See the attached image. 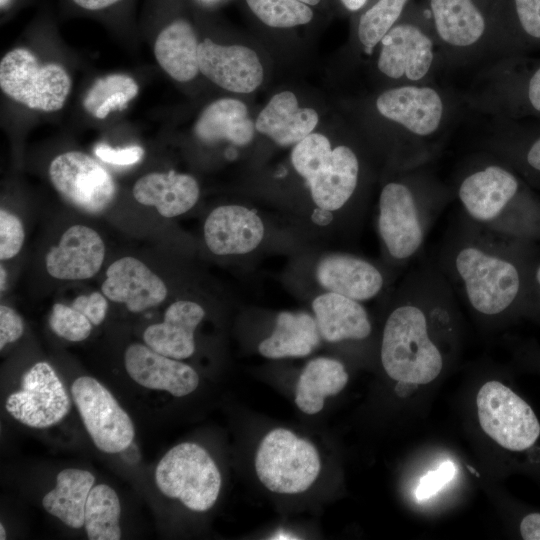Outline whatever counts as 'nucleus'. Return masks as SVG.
I'll list each match as a JSON object with an SVG mask.
<instances>
[{
	"label": "nucleus",
	"instance_id": "f257e3e1",
	"mask_svg": "<svg viewBox=\"0 0 540 540\" xmlns=\"http://www.w3.org/2000/svg\"><path fill=\"white\" fill-rule=\"evenodd\" d=\"M381 362L387 375L401 383L426 384L439 376L442 355L429 337L420 307L402 304L389 314L383 329Z\"/></svg>",
	"mask_w": 540,
	"mask_h": 540
},
{
	"label": "nucleus",
	"instance_id": "f03ea898",
	"mask_svg": "<svg viewBox=\"0 0 540 540\" xmlns=\"http://www.w3.org/2000/svg\"><path fill=\"white\" fill-rule=\"evenodd\" d=\"M291 163L306 181L312 201L321 210L341 209L353 196L359 180V159L346 145L334 148L321 133H311L294 145Z\"/></svg>",
	"mask_w": 540,
	"mask_h": 540
},
{
	"label": "nucleus",
	"instance_id": "7ed1b4c3",
	"mask_svg": "<svg viewBox=\"0 0 540 540\" xmlns=\"http://www.w3.org/2000/svg\"><path fill=\"white\" fill-rule=\"evenodd\" d=\"M154 479L163 495L180 500L195 512L209 510L221 488L216 463L205 448L193 442L168 450L156 466Z\"/></svg>",
	"mask_w": 540,
	"mask_h": 540
},
{
	"label": "nucleus",
	"instance_id": "20e7f679",
	"mask_svg": "<svg viewBox=\"0 0 540 540\" xmlns=\"http://www.w3.org/2000/svg\"><path fill=\"white\" fill-rule=\"evenodd\" d=\"M0 87L5 95L29 109L55 112L69 96L71 78L63 66L42 65L30 50L15 48L1 59Z\"/></svg>",
	"mask_w": 540,
	"mask_h": 540
},
{
	"label": "nucleus",
	"instance_id": "39448f33",
	"mask_svg": "<svg viewBox=\"0 0 540 540\" xmlns=\"http://www.w3.org/2000/svg\"><path fill=\"white\" fill-rule=\"evenodd\" d=\"M320 468L315 447L283 428L272 430L263 438L255 458L259 480L279 494L304 492L317 479Z\"/></svg>",
	"mask_w": 540,
	"mask_h": 540
},
{
	"label": "nucleus",
	"instance_id": "423d86ee",
	"mask_svg": "<svg viewBox=\"0 0 540 540\" xmlns=\"http://www.w3.org/2000/svg\"><path fill=\"white\" fill-rule=\"evenodd\" d=\"M455 269L471 306L484 315L508 309L520 290L518 269L510 261L480 247H462L455 257Z\"/></svg>",
	"mask_w": 540,
	"mask_h": 540
},
{
	"label": "nucleus",
	"instance_id": "0eeeda50",
	"mask_svg": "<svg viewBox=\"0 0 540 540\" xmlns=\"http://www.w3.org/2000/svg\"><path fill=\"white\" fill-rule=\"evenodd\" d=\"M476 404L482 430L501 447L525 451L540 437V422L531 406L501 382L485 383Z\"/></svg>",
	"mask_w": 540,
	"mask_h": 540
},
{
	"label": "nucleus",
	"instance_id": "6e6552de",
	"mask_svg": "<svg viewBox=\"0 0 540 540\" xmlns=\"http://www.w3.org/2000/svg\"><path fill=\"white\" fill-rule=\"evenodd\" d=\"M71 395L86 431L100 451L116 454L132 444L133 422L102 383L80 376L71 385Z\"/></svg>",
	"mask_w": 540,
	"mask_h": 540
},
{
	"label": "nucleus",
	"instance_id": "1a4fd4ad",
	"mask_svg": "<svg viewBox=\"0 0 540 540\" xmlns=\"http://www.w3.org/2000/svg\"><path fill=\"white\" fill-rule=\"evenodd\" d=\"M49 177L67 203L89 214L106 210L117 193L111 174L91 156L80 151L56 156L50 163Z\"/></svg>",
	"mask_w": 540,
	"mask_h": 540
},
{
	"label": "nucleus",
	"instance_id": "9d476101",
	"mask_svg": "<svg viewBox=\"0 0 540 540\" xmlns=\"http://www.w3.org/2000/svg\"><path fill=\"white\" fill-rule=\"evenodd\" d=\"M5 408L21 424L43 429L68 415L71 400L53 367L38 362L25 372L20 390L8 396Z\"/></svg>",
	"mask_w": 540,
	"mask_h": 540
},
{
	"label": "nucleus",
	"instance_id": "9b49d317",
	"mask_svg": "<svg viewBox=\"0 0 540 540\" xmlns=\"http://www.w3.org/2000/svg\"><path fill=\"white\" fill-rule=\"evenodd\" d=\"M433 32L415 21L397 22L380 41L378 70L393 80L423 84L436 59Z\"/></svg>",
	"mask_w": 540,
	"mask_h": 540
},
{
	"label": "nucleus",
	"instance_id": "f8f14e48",
	"mask_svg": "<svg viewBox=\"0 0 540 540\" xmlns=\"http://www.w3.org/2000/svg\"><path fill=\"white\" fill-rule=\"evenodd\" d=\"M375 106L382 117L418 138L437 133L446 116L442 94L424 84H402L387 89L378 95Z\"/></svg>",
	"mask_w": 540,
	"mask_h": 540
},
{
	"label": "nucleus",
	"instance_id": "ddd939ff",
	"mask_svg": "<svg viewBox=\"0 0 540 540\" xmlns=\"http://www.w3.org/2000/svg\"><path fill=\"white\" fill-rule=\"evenodd\" d=\"M378 230L386 250L396 260L413 256L424 240V229L412 189L405 183L388 182L378 204Z\"/></svg>",
	"mask_w": 540,
	"mask_h": 540
},
{
	"label": "nucleus",
	"instance_id": "4468645a",
	"mask_svg": "<svg viewBox=\"0 0 540 540\" xmlns=\"http://www.w3.org/2000/svg\"><path fill=\"white\" fill-rule=\"evenodd\" d=\"M428 7L434 37L447 51L469 53L487 39L489 20L476 0H428Z\"/></svg>",
	"mask_w": 540,
	"mask_h": 540
},
{
	"label": "nucleus",
	"instance_id": "2eb2a0df",
	"mask_svg": "<svg viewBox=\"0 0 540 540\" xmlns=\"http://www.w3.org/2000/svg\"><path fill=\"white\" fill-rule=\"evenodd\" d=\"M199 71L219 87L250 93L263 81V66L256 52L243 45H221L206 38L199 43Z\"/></svg>",
	"mask_w": 540,
	"mask_h": 540
},
{
	"label": "nucleus",
	"instance_id": "dca6fc26",
	"mask_svg": "<svg viewBox=\"0 0 540 540\" xmlns=\"http://www.w3.org/2000/svg\"><path fill=\"white\" fill-rule=\"evenodd\" d=\"M204 240L216 255L247 254L263 241L265 226L256 211L242 205H222L205 220Z\"/></svg>",
	"mask_w": 540,
	"mask_h": 540
},
{
	"label": "nucleus",
	"instance_id": "f3484780",
	"mask_svg": "<svg viewBox=\"0 0 540 540\" xmlns=\"http://www.w3.org/2000/svg\"><path fill=\"white\" fill-rule=\"evenodd\" d=\"M124 365L128 375L140 386L167 391L175 397L189 395L199 384V376L191 366L162 355L146 344L129 345Z\"/></svg>",
	"mask_w": 540,
	"mask_h": 540
},
{
	"label": "nucleus",
	"instance_id": "a211bd4d",
	"mask_svg": "<svg viewBox=\"0 0 540 540\" xmlns=\"http://www.w3.org/2000/svg\"><path fill=\"white\" fill-rule=\"evenodd\" d=\"M101 290L108 299L125 304L133 313L161 304L168 294L164 281L131 256L122 257L108 267Z\"/></svg>",
	"mask_w": 540,
	"mask_h": 540
},
{
	"label": "nucleus",
	"instance_id": "6ab92c4d",
	"mask_svg": "<svg viewBox=\"0 0 540 540\" xmlns=\"http://www.w3.org/2000/svg\"><path fill=\"white\" fill-rule=\"evenodd\" d=\"M104 257L105 244L101 236L92 228L74 225L46 254V270L56 279L84 280L100 270Z\"/></svg>",
	"mask_w": 540,
	"mask_h": 540
},
{
	"label": "nucleus",
	"instance_id": "aec40b11",
	"mask_svg": "<svg viewBox=\"0 0 540 540\" xmlns=\"http://www.w3.org/2000/svg\"><path fill=\"white\" fill-rule=\"evenodd\" d=\"M518 189V179L510 170L491 164L467 175L459 185L458 197L473 219L488 222L501 214Z\"/></svg>",
	"mask_w": 540,
	"mask_h": 540
},
{
	"label": "nucleus",
	"instance_id": "412c9836",
	"mask_svg": "<svg viewBox=\"0 0 540 540\" xmlns=\"http://www.w3.org/2000/svg\"><path fill=\"white\" fill-rule=\"evenodd\" d=\"M315 277L325 291L360 302L375 297L384 285V277L374 264L349 254L336 253L321 258Z\"/></svg>",
	"mask_w": 540,
	"mask_h": 540
},
{
	"label": "nucleus",
	"instance_id": "4be33fe9",
	"mask_svg": "<svg viewBox=\"0 0 540 540\" xmlns=\"http://www.w3.org/2000/svg\"><path fill=\"white\" fill-rule=\"evenodd\" d=\"M205 316L204 308L189 300H178L168 306L161 323L149 325L143 340L156 352L183 360L195 352L194 332Z\"/></svg>",
	"mask_w": 540,
	"mask_h": 540
},
{
	"label": "nucleus",
	"instance_id": "5701e85b",
	"mask_svg": "<svg viewBox=\"0 0 540 540\" xmlns=\"http://www.w3.org/2000/svg\"><path fill=\"white\" fill-rule=\"evenodd\" d=\"M137 202L153 206L166 218L182 215L195 206L200 189L194 177L169 171L153 172L139 178L133 186Z\"/></svg>",
	"mask_w": 540,
	"mask_h": 540
},
{
	"label": "nucleus",
	"instance_id": "b1692460",
	"mask_svg": "<svg viewBox=\"0 0 540 540\" xmlns=\"http://www.w3.org/2000/svg\"><path fill=\"white\" fill-rule=\"evenodd\" d=\"M319 121L312 108H300L291 91L275 94L259 113L256 130L280 146L295 145L312 133Z\"/></svg>",
	"mask_w": 540,
	"mask_h": 540
},
{
	"label": "nucleus",
	"instance_id": "393cba45",
	"mask_svg": "<svg viewBox=\"0 0 540 540\" xmlns=\"http://www.w3.org/2000/svg\"><path fill=\"white\" fill-rule=\"evenodd\" d=\"M321 338L328 342L362 340L371 333L368 313L360 301L325 291L312 301Z\"/></svg>",
	"mask_w": 540,
	"mask_h": 540
},
{
	"label": "nucleus",
	"instance_id": "a878e982",
	"mask_svg": "<svg viewBox=\"0 0 540 540\" xmlns=\"http://www.w3.org/2000/svg\"><path fill=\"white\" fill-rule=\"evenodd\" d=\"M255 130L247 106L233 98L210 103L201 112L194 127L195 135L204 143L227 141L237 146L249 144Z\"/></svg>",
	"mask_w": 540,
	"mask_h": 540
},
{
	"label": "nucleus",
	"instance_id": "bb28decb",
	"mask_svg": "<svg viewBox=\"0 0 540 540\" xmlns=\"http://www.w3.org/2000/svg\"><path fill=\"white\" fill-rule=\"evenodd\" d=\"M321 335L313 316L306 312H280L270 336L260 342V354L270 359L305 357L319 345Z\"/></svg>",
	"mask_w": 540,
	"mask_h": 540
},
{
	"label": "nucleus",
	"instance_id": "cd10ccee",
	"mask_svg": "<svg viewBox=\"0 0 540 540\" xmlns=\"http://www.w3.org/2000/svg\"><path fill=\"white\" fill-rule=\"evenodd\" d=\"M199 42L192 26L178 19L157 36L154 55L160 67L174 80L188 82L199 71Z\"/></svg>",
	"mask_w": 540,
	"mask_h": 540
},
{
	"label": "nucleus",
	"instance_id": "c85d7f7f",
	"mask_svg": "<svg viewBox=\"0 0 540 540\" xmlns=\"http://www.w3.org/2000/svg\"><path fill=\"white\" fill-rule=\"evenodd\" d=\"M95 477L77 468L61 470L56 477V486L42 499L45 510L66 526L79 529L84 526L85 506Z\"/></svg>",
	"mask_w": 540,
	"mask_h": 540
},
{
	"label": "nucleus",
	"instance_id": "c756f323",
	"mask_svg": "<svg viewBox=\"0 0 540 540\" xmlns=\"http://www.w3.org/2000/svg\"><path fill=\"white\" fill-rule=\"evenodd\" d=\"M347 382L348 373L340 361L328 357L312 359L299 377L296 405L306 414H316L322 410L325 398L341 392Z\"/></svg>",
	"mask_w": 540,
	"mask_h": 540
},
{
	"label": "nucleus",
	"instance_id": "7c9ffc66",
	"mask_svg": "<svg viewBox=\"0 0 540 540\" xmlns=\"http://www.w3.org/2000/svg\"><path fill=\"white\" fill-rule=\"evenodd\" d=\"M121 504L107 484L93 486L86 501L84 527L90 540H119Z\"/></svg>",
	"mask_w": 540,
	"mask_h": 540
},
{
	"label": "nucleus",
	"instance_id": "2f4dec72",
	"mask_svg": "<svg viewBox=\"0 0 540 540\" xmlns=\"http://www.w3.org/2000/svg\"><path fill=\"white\" fill-rule=\"evenodd\" d=\"M138 91V84L132 77L111 74L94 82L83 99V107L95 118L104 119L112 111L124 109Z\"/></svg>",
	"mask_w": 540,
	"mask_h": 540
},
{
	"label": "nucleus",
	"instance_id": "473e14b6",
	"mask_svg": "<svg viewBox=\"0 0 540 540\" xmlns=\"http://www.w3.org/2000/svg\"><path fill=\"white\" fill-rule=\"evenodd\" d=\"M507 46L520 53L540 48V0H508Z\"/></svg>",
	"mask_w": 540,
	"mask_h": 540
},
{
	"label": "nucleus",
	"instance_id": "72a5a7b5",
	"mask_svg": "<svg viewBox=\"0 0 540 540\" xmlns=\"http://www.w3.org/2000/svg\"><path fill=\"white\" fill-rule=\"evenodd\" d=\"M409 0H377L360 17L357 36L370 54L384 35L398 22Z\"/></svg>",
	"mask_w": 540,
	"mask_h": 540
},
{
	"label": "nucleus",
	"instance_id": "f704fd0d",
	"mask_svg": "<svg viewBox=\"0 0 540 540\" xmlns=\"http://www.w3.org/2000/svg\"><path fill=\"white\" fill-rule=\"evenodd\" d=\"M251 11L267 26L291 28L309 23L313 11L299 0H246Z\"/></svg>",
	"mask_w": 540,
	"mask_h": 540
},
{
	"label": "nucleus",
	"instance_id": "c9c22d12",
	"mask_svg": "<svg viewBox=\"0 0 540 540\" xmlns=\"http://www.w3.org/2000/svg\"><path fill=\"white\" fill-rule=\"evenodd\" d=\"M49 325L57 336L71 342H80L88 338L93 324L75 308L55 303L52 307Z\"/></svg>",
	"mask_w": 540,
	"mask_h": 540
},
{
	"label": "nucleus",
	"instance_id": "e433bc0d",
	"mask_svg": "<svg viewBox=\"0 0 540 540\" xmlns=\"http://www.w3.org/2000/svg\"><path fill=\"white\" fill-rule=\"evenodd\" d=\"M25 232L21 220L14 214L0 210V259L15 257L21 250Z\"/></svg>",
	"mask_w": 540,
	"mask_h": 540
},
{
	"label": "nucleus",
	"instance_id": "4c0bfd02",
	"mask_svg": "<svg viewBox=\"0 0 540 540\" xmlns=\"http://www.w3.org/2000/svg\"><path fill=\"white\" fill-rule=\"evenodd\" d=\"M514 103L517 111L540 116V62L525 73L517 85Z\"/></svg>",
	"mask_w": 540,
	"mask_h": 540
},
{
	"label": "nucleus",
	"instance_id": "58836bf2",
	"mask_svg": "<svg viewBox=\"0 0 540 540\" xmlns=\"http://www.w3.org/2000/svg\"><path fill=\"white\" fill-rule=\"evenodd\" d=\"M456 475V467L451 461L443 462L437 469L429 471L423 477L415 491L417 500H426L437 494Z\"/></svg>",
	"mask_w": 540,
	"mask_h": 540
},
{
	"label": "nucleus",
	"instance_id": "ea45409f",
	"mask_svg": "<svg viewBox=\"0 0 540 540\" xmlns=\"http://www.w3.org/2000/svg\"><path fill=\"white\" fill-rule=\"evenodd\" d=\"M94 153L101 161L117 166L134 165L144 156L143 148L137 145L115 149L101 143L94 148Z\"/></svg>",
	"mask_w": 540,
	"mask_h": 540
},
{
	"label": "nucleus",
	"instance_id": "a19ab883",
	"mask_svg": "<svg viewBox=\"0 0 540 540\" xmlns=\"http://www.w3.org/2000/svg\"><path fill=\"white\" fill-rule=\"evenodd\" d=\"M72 307L84 314L93 325L97 326L106 317L108 302L100 292H93L88 296H77L72 302Z\"/></svg>",
	"mask_w": 540,
	"mask_h": 540
},
{
	"label": "nucleus",
	"instance_id": "79ce46f5",
	"mask_svg": "<svg viewBox=\"0 0 540 540\" xmlns=\"http://www.w3.org/2000/svg\"><path fill=\"white\" fill-rule=\"evenodd\" d=\"M24 324L21 316L11 307L0 306V349L17 341L23 334Z\"/></svg>",
	"mask_w": 540,
	"mask_h": 540
},
{
	"label": "nucleus",
	"instance_id": "37998d69",
	"mask_svg": "<svg viewBox=\"0 0 540 540\" xmlns=\"http://www.w3.org/2000/svg\"><path fill=\"white\" fill-rule=\"evenodd\" d=\"M519 531L525 540H540V513L527 514L520 522Z\"/></svg>",
	"mask_w": 540,
	"mask_h": 540
},
{
	"label": "nucleus",
	"instance_id": "c03bdc74",
	"mask_svg": "<svg viewBox=\"0 0 540 540\" xmlns=\"http://www.w3.org/2000/svg\"><path fill=\"white\" fill-rule=\"evenodd\" d=\"M524 159L529 169L540 174V134L533 137L527 145Z\"/></svg>",
	"mask_w": 540,
	"mask_h": 540
},
{
	"label": "nucleus",
	"instance_id": "a18cd8bd",
	"mask_svg": "<svg viewBox=\"0 0 540 540\" xmlns=\"http://www.w3.org/2000/svg\"><path fill=\"white\" fill-rule=\"evenodd\" d=\"M78 6L87 10H99L111 6L120 0H73Z\"/></svg>",
	"mask_w": 540,
	"mask_h": 540
},
{
	"label": "nucleus",
	"instance_id": "49530a36",
	"mask_svg": "<svg viewBox=\"0 0 540 540\" xmlns=\"http://www.w3.org/2000/svg\"><path fill=\"white\" fill-rule=\"evenodd\" d=\"M343 5L350 11L360 10L367 0H341Z\"/></svg>",
	"mask_w": 540,
	"mask_h": 540
},
{
	"label": "nucleus",
	"instance_id": "de8ad7c7",
	"mask_svg": "<svg viewBox=\"0 0 540 540\" xmlns=\"http://www.w3.org/2000/svg\"><path fill=\"white\" fill-rule=\"evenodd\" d=\"M0 273H1V283H0V288H1V291H3L4 287H5V282H6V271L5 269L3 268V266L1 265L0 267Z\"/></svg>",
	"mask_w": 540,
	"mask_h": 540
},
{
	"label": "nucleus",
	"instance_id": "09e8293b",
	"mask_svg": "<svg viewBox=\"0 0 540 540\" xmlns=\"http://www.w3.org/2000/svg\"><path fill=\"white\" fill-rule=\"evenodd\" d=\"M0 539L5 540L6 539V530L3 524H0Z\"/></svg>",
	"mask_w": 540,
	"mask_h": 540
},
{
	"label": "nucleus",
	"instance_id": "8fccbe9b",
	"mask_svg": "<svg viewBox=\"0 0 540 540\" xmlns=\"http://www.w3.org/2000/svg\"><path fill=\"white\" fill-rule=\"evenodd\" d=\"M307 5H317L321 0H299Z\"/></svg>",
	"mask_w": 540,
	"mask_h": 540
},
{
	"label": "nucleus",
	"instance_id": "3c124183",
	"mask_svg": "<svg viewBox=\"0 0 540 540\" xmlns=\"http://www.w3.org/2000/svg\"><path fill=\"white\" fill-rule=\"evenodd\" d=\"M11 0H0V6L1 8H5Z\"/></svg>",
	"mask_w": 540,
	"mask_h": 540
},
{
	"label": "nucleus",
	"instance_id": "603ef678",
	"mask_svg": "<svg viewBox=\"0 0 540 540\" xmlns=\"http://www.w3.org/2000/svg\"><path fill=\"white\" fill-rule=\"evenodd\" d=\"M536 280L540 284V266L538 267L537 272H536Z\"/></svg>",
	"mask_w": 540,
	"mask_h": 540
}]
</instances>
